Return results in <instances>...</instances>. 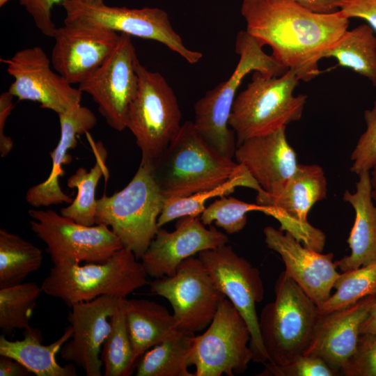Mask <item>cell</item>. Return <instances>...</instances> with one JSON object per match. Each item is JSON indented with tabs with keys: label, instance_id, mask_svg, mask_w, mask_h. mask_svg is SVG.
<instances>
[{
	"label": "cell",
	"instance_id": "cell-9",
	"mask_svg": "<svg viewBox=\"0 0 376 376\" xmlns=\"http://www.w3.org/2000/svg\"><path fill=\"white\" fill-rule=\"evenodd\" d=\"M64 22L104 29L130 36L157 41L178 54L190 64L198 63L201 52L187 47L172 26L167 13L159 8H128L106 4H88L64 0Z\"/></svg>",
	"mask_w": 376,
	"mask_h": 376
},
{
	"label": "cell",
	"instance_id": "cell-33",
	"mask_svg": "<svg viewBox=\"0 0 376 376\" xmlns=\"http://www.w3.org/2000/svg\"><path fill=\"white\" fill-rule=\"evenodd\" d=\"M42 292L33 282L0 288V328L4 334L31 327L30 320Z\"/></svg>",
	"mask_w": 376,
	"mask_h": 376
},
{
	"label": "cell",
	"instance_id": "cell-4",
	"mask_svg": "<svg viewBox=\"0 0 376 376\" xmlns=\"http://www.w3.org/2000/svg\"><path fill=\"white\" fill-rule=\"evenodd\" d=\"M141 262L122 248L103 263L54 265L41 284L42 292L68 307L102 295L126 298L148 283Z\"/></svg>",
	"mask_w": 376,
	"mask_h": 376
},
{
	"label": "cell",
	"instance_id": "cell-46",
	"mask_svg": "<svg viewBox=\"0 0 376 376\" xmlns=\"http://www.w3.org/2000/svg\"><path fill=\"white\" fill-rule=\"evenodd\" d=\"M82 3L88 4H102L104 3L103 0H78Z\"/></svg>",
	"mask_w": 376,
	"mask_h": 376
},
{
	"label": "cell",
	"instance_id": "cell-29",
	"mask_svg": "<svg viewBox=\"0 0 376 376\" xmlns=\"http://www.w3.org/2000/svg\"><path fill=\"white\" fill-rule=\"evenodd\" d=\"M324 58H335L340 66L366 77L376 87V36L368 24L346 31Z\"/></svg>",
	"mask_w": 376,
	"mask_h": 376
},
{
	"label": "cell",
	"instance_id": "cell-25",
	"mask_svg": "<svg viewBox=\"0 0 376 376\" xmlns=\"http://www.w3.org/2000/svg\"><path fill=\"white\" fill-rule=\"evenodd\" d=\"M72 334V327L69 324L61 336L47 345L42 343L40 331L33 327L24 330L22 340H9L2 334L0 355L13 358L37 376H75V364L70 363L62 366L56 360V353Z\"/></svg>",
	"mask_w": 376,
	"mask_h": 376
},
{
	"label": "cell",
	"instance_id": "cell-23",
	"mask_svg": "<svg viewBox=\"0 0 376 376\" xmlns=\"http://www.w3.org/2000/svg\"><path fill=\"white\" fill-rule=\"evenodd\" d=\"M58 116L61 136L57 146L50 152L52 162L51 172L45 181L29 188L26 194V202L34 207L72 202L71 196L65 194L59 185V178L64 175L61 166L70 162L68 151L77 146L78 136L88 133L97 123L94 113L81 105Z\"/></svg>",
	"mask_w": 376,
	"mask_h": 376
},
{
	"label": "cell",
	"instance_id": "cell-2",
	"mask_svg": "<svg viewBox=\"0 0 376 376\" xmlns=\"http://www.w3.org/2000/svg\"><path fill=\"white\" fill-rule=\"evenodd\" d=\"M152 169L165 198L186 197L214 189L249 172L210 147L190 120L182 124Z\"/></svg>",
	"mask_w": 376,
	"mask_h": 376
},
{
	"label": "cell",
	"instance_id": "cell-39",
	"mask_svg": "<svg viewBox=\"0 0 376 376\" xmlns=\"http://www.w3.org/2000/svg\"><path fill=\"white\" fill-rule=\"evenodd\" d=\"M64 0H19L32 17L36 27L45 36L53 38L56 27L52 19L53 6Z\"/></svg>",
	"mask_w": 376,
	"mask_h": 376
},
{
	"label": "cell",
	"instance_id": "cell-19",
	"mask_svg": "<svg viewBox=\"0 0 376 376\" xmlns=\"http://www.w3.org/2000/svg\"><path fill=\"white\" fill-rule=\"evenodd\" d=\"M228 242V236L214 226L206 228L198 217L186 216L179 219L173 231L159 228L141 263L148 276H171L184 260Z\"/></svg>",
	"mask_w": 376,
	"mask_h": 376
},
{
	"label": "cell",
	"instance_id": "cell-32",
	"mask_svg": "<svg viewBox=\"0 0 376 376\" xmlns=\"http://www.w3.org/2000/svg\"><path fill=\"white\" fill-rule=\"evenodd\" d=\"M122 299L110 320L111 329L105 339L100 358L104 376H128L138 362L135 360L129 336Z\"/></svg>",
	"mask_w": 376,
	"mask_h": 376
},
{
	"label": "cell",
	"instance_id": "cell-47",
	"mask_svg": "<svg viewBox=\"0 0 376 376\" xmlns=\"http://www.w3.org/2000/svg\"><path fill=\"white\" fill-rule=\"evenodd\" d=\"M10 0H0V7L3 6Z\"/></svg>",
	"mask_w": 376,
	"mask_h": 376
},
{
	"label": "cell",
	"instance_id": "cell-27",
	"mask_svg": "<svg viewBox=\"0 0 376 376\" xmlns=\"http://www.w3.org/2000/svg\"><path fill=\"white\" fill-rule=\"evenodd\" d=\"M195 334L178 329L139 359L136 376H194L189 370Z\"/></svg>",
	"mask_w": 376,
	"mask_h": 376
},
{
	"label": "cell",
	"instance_id": "cell-45",
	"mask_svg": "<svg viewBox=\"0 0 376 376\" xmlns=\"http://www.w3.org/2000/svg\"><path fill=\"white\" fill-rule=\"evenodd\" d=\"M370 178L371 185V196L373 201L376 204V164L370 171Z\"/></svg>",
	"mask_w": 376,
	"mask_h": 376
},
{
	"label": "cell",
	"instance_id": "cell-26",
	"mask_svg": "<svg viewBox=\"0 0 376 376\" xmlns=\"http://www.w3.org/2000/svg\"><path fill=\"white\" fill-rule=\"evenodd\" d=\"M134 357L138 362L148 350L178 329L173 313L164 306L143 299H122Z\"/></svg>",
	"mask_w": 376,
	"mask_h": 376
},
{
	"label": "cell",
	"instance_id": "cell-13",
	"mask_svg": "<svg viewBox=\"0 0 376 376\" xmlns=\"http://www.w3.org/2000/svg\"><path fill=\"white\" fill-rule=\"evenodd\" d=\"M150 290L168 300L179 329L194 334L209 326L226 297L201 260L193 256L173 275L150 283Z\"/></svg>",
	"mask_w": 376,
	"mask_h": 376
},
{
	"label": "cell",
	"instance_id": "cell-6",
	"mask_svg": "<svg viewBox=\"0 0 376 376\" xmlns=\"http://www.w3.org/2000/svg\"><path fill=\"white\" fill-rule=\"evenodd\" d=\"M299 81L290 69L276 77L254 72L251 81L236 95L228 120L237 146L301 119L307 96L294 95Z\"/></svg>",
	"mask_w": 376,
	"mask_h": 376
},
{
	"label": "cell",
	"instance_id": "cell-1",
	"mask_svg": "<svg viewBox=\"0 0 376 376\" xmlns=\"http://www.w3.org/2000/svg\"><path fill=\"white\" fill-rule=\"evenodd\" d=\"M241 15L246 31L304 82L320 74V61L349 26L340 10L317 13L294 0H243Z\"/></svg>",
	"mask_w": 376,
	"mask_h": 376
},
{
	"label": "cell",
	"instance_id": "cell-20",
	"mask_svg": "<svg viewBox=\"0 0 376 376\" xmlns=\"http://www.w3.org/2000/svg\"><path fill=\"white\" fill-rule=\"evenodd\" d=\"M263 233L267 246L281 256L285 274L320 307L330 297L340 274L333 262L334 254H322L304 245L289 232L272 226L265 227Z\"/></svg>",
	"mask_w": 376,
	"mask_h": 376
},
{
	"label": "cell",
	"instance_id": "cell-14",
	"mask_svg": "<svg viewBox=\"0 0 376 376\" xmlns=\"http://www.w3.org/2000/svg\"><path fill=\"white\" fill-rule=\"evenodd\" d=\"M137 59L131 36L120 33L118 42L107 60L79 84L78 88L89 94L97 104L107 123L118 132L127 128L129 109L138 91Z\"/></svg>",
	"mask_w": 376,
	"mask_h": 376
},
{
	"label": "cell",
	"instance_id": "cell-16",
	"mask_svg": "<svg viewBox=\"0 0 376 376\" xmlns=\"http://www.w3.org/2000/svg\"><path fill=\"white\" fill-rule=\"evenodd\" d=\"M327 181L318 164H299L283 190L275 196L257 193L256 203L276 207L279 213L280 230L289 232L304 245L322 252L325 235L307 219L312 207L327 197Z\"/></svg>",
	"mask_w": 376,
	"mask_h": 376
},
{
	"label": "cell",
	"instance_id": "cell-41",
	"mask_svg": "<svg viewBox=\"0 0 376 376\" xmlns=\"http://www.w3.org/2000/svg\"><path fill=\"white\" fill-rule=\"evenodd\" d=\"M14 97L8 91L0 95V155L6 157L12 150L14 143L12 139L5 134V125L11 111L15 107Z\"/></svg>",
	"mask_w": 376,
	"mask_h": 376
},
{
	"label": "cell",
	"instance_id": "cell-30",
	"mask_svg": "<svg viewBox=\"0 0 376 376\" xmlns=\"http://www.w3.org/2000/svg\"><path fill=\"white\" fill-rule=\"evenodd\" d=\"M42 260L39 247L15 233L0 229V288L22 283L40 267Z\"/></svg>",
	"mask_w": 376,
	"mask_h": 376
},
{
	"label": "cell",
	"instance_id": "cell-42",
	"mask_svg": "<svg viewBox=\"0 0 376 376\" xmlns=\"http://www.w3.org/2000/svg\"><path fill=\"white\" fill-rule=\"evenodd\" d=\"M303 7L317 13L328 14L339 10L343 0H294Z\"/></svg>",
	"mask_w": 376,
	"mask_h": 376
},
{
	"label": "cell",
	"instance_id": "cell-40",
	"mask_svg": "<svg viewBox=\"0 0 376 376\" xmlns=\"http://www.w3.org/2000/svg\"><path fill=\"white\" fill-rule=\"evenodd\" d=\"M339 10L349 19L360 18L366 20L376 30V0H343Z\"/></svg>",
	"mask_w": 376,
	"mask_h": 376
},
{
	"label": "cell",
	"instance_id": "cell-17",
	"mask_svg": "<svg viewBox=\"0 0 376 376\" xmlns=\"http://www.w3.org/2000/svg\"><path fill=\"white\" fill-rule=\"evenodd\" d=\"M51 62L71 84L93 75L116 48L120 33L77 23L64 22L56 29Z\"/></svg>",
	"mask_w": 376,
	"mask_h": 376
},
{
	"label": "cell",
	"instance_id": "cell-34",
	"mask_svg": "<svg viewBox=\"0 0 376 376\" xmlns=\"http://www.w3.org/2000/svg\"><path fill=\"white\" fill-rule=\"evenodd\" d=\"M334 288L336 292L318 308L319 314L347 308L365 297L376 295V263L343 272Z\"/></svg>",
	"mask_w": 376,
	"mask_h": 376
},
{
	"label": "cell",
	"instance_id": "cell-5",
	"mask_svg": "<svg viewBox=\"0 0 376 376\" xmlns=\"http://www.w3.org/2000/svg\"><path fill=\"white\" fill-rule=\"evenodd\" d=\"M164 201L152 166L140 164L126 187L97 200L95 222L108 226L139 260L159 229Z\"/></svg>",
	"mask_w": 376,
	"mask_h": 376
},
{
	"label": "cell",
	"instance_id": "cell-12",
	"mask_svg": "<svg viewBox=\"0 0 376 376\" xmlns=\"http://www.w3.org/2000/svg\"><path fill=\"white\" fill-rule=\"evenodd\" d=\"M221 292L246 321L250 333V348L256 363H265L264 348L256 312V304L264 298L265 289L260 271L227 244L198 253Z\"/></svg>",
	"mask_w": 376,
	"mask_h": 376
},
{
	"label": "cell",
	"instance_id": "cell-28",
	"mask_svg": "<svg viewBox=\"0 0 376 376\" xmlns=\"http://www.w3.org/2000/svg\"><path fill=\"white\" fill-rule=\"evenodd\" d=\"M95 157L94 166L87 171L79 167L68 178L67 185L69 188H76L77 194L72 202L61 210L60 214L79 224L85 226L96 224L97 200L95 190L102 175L108 178V169L106 166L107 151L101 142L94 143L88 133Z\"/></svg>",
	"mask_w": 376,
	"mask_h": 376
},
{
	"label": "cell",
	"instance_id": "cell-37",
	"mask_svg": "<svg viewBox=\"0 0 376 376\" xmlns=\"http://www.w3.org/2000/svg\"><path fill=\"white\" fill-rule=\"evenodd\" d=\"M259 376H336L339 374L322 359L303 355L284 366L265 363Z\"/></svg>",
	"mask_w": 376,
	"mask_h": 376
},
{
	"label": "cell",
	"instance_id": "cell-7",
	"mask_svg": "<svg viewBox=\"0 0 376 376\" xmlns=\"http://www.w3.org/2000/svg\"><path fill=\"white\" fill-rule=\"evenodd\" d=\"M275 299L260 315L259 327L267 361L284 366L305 354L319 316L316 304L282 272L276 279Z\"/></svg>",
	"mask_w": 376,
	"mask_h": 376
},
{
	"label": "cell",
	"instance_id": "cell-8",
	"mask_svg": "<svg viewBox=\"0 0 376 376\" xmlns=\"http://www.w3.org/2000/svg\"><path fill=\"white\" fill-rule=\"evenodd\" d=\"M139 87L128 112L127 128L141 152V164L153 166L177 135L182 113L166 79L136 63Z\"/></svg>",
	"mask_w": 376,
	"mask_h": 376
},
{
	"label": "cell",
	"instance_id": "cell-15",
	"mask_svg": "<svg viewBox=\"0 0 376 376\" xmlns=\"http://www.w3.org/2000/svg\"><path fill=\"white\" fill-rule=\"evenodd\" d=\"M1 61L13 78L8 92L18 100L36 102L58 115L81 105L83 93L52 70L51 59L42 47L21 49Z\"/></svg>",
	"mask_w": 376,
	"mask_h": 376
},
{
	"label": "cell",
	"instance_id": "cell-44",
	"mask_svg": "<svg viewBox=\"0 0 376 376\" xmlns=\"http://www.w3.org/2000/svg\"><path fill=\"white\" fill-rule=\"evenodd\" d=\"M376 331V299L361 327V335Z\"/></svg>",
	"mask_w": 376,
	"mask_h": 376
},
{
	"label": "cell",
	"instance_id": "cell-24",
	"mask_svg": "<svg viewBox=\"0 0 376 376\" xmlns=\"http://www.w3.org/2000/svg\"><path fill=\"white\" fill-rule=\"evenodd\" d=\"M354 192L343 199L353 207L354 221L347 239L350 254L335 261L342 272L376 263V204L371 196L370 171L360 173Z\"/></svg>",
	"mask_w": 376,
	"mask_h": 376
},
{
	"label": "cell",
	"instance_id": "cell-21",
	"mask_svg": "<svg viewBox=\"0 0 376 376\" xmlns=\"http://www.w3.org/2000/svg\"><path fill=\"white\" fill-rule=\"evenodd\" d=\"M368 295L354 304L327 314H319L311 343L304 355L322 359L339 375L354 354L361 327L375 302Z\"/></svg>",
	"mask_w": 376,
	"mask_h": 376
},
{
	"label": "cell",
	"instance_id": "cell-18",
	"mask_svg": "<svg viewBox=\"0 0 376 376\" xmlns=\"http://www.w3.org/2000/svg\"><path fill=\"white\" fill-rule=\"evenodd\" d=\"M121 299L102 295L70 307L68 320L73 334L61 347L60 354L65 361L81 368L87 376L102 375L101 349L111 331L110 318Z\"/></svg>",
	"mask_w": 376,
	"mask_h": 376
},
{
	"label": "cell",
	"instance_id": "cell-22",
	"mask_svg": "<svg viewBox=\"0 0 376 376\" xmlns=\"http://www.w3.org/2000/svg\"><path fill=\"white\" fill-rule=\"evenodd\" d=\"M285 128L247 139L237 146L235 152V162L244 166L269 196L283 190L299 165Z\"/></svg>",
	"mask_w": 376,
	"mask_h": 376
},
{
	"label": "cell",
	"instance_id": "cell-38",
	"mask_svg": "<svg viewBox=\"0 0 376 376\" xmlns=\"http://www.w3.org/2000/svg\"><path fill=\"white\" fill-rule=\"evenodd\" d=\"M345 376H376V331L361 334L357 350L342 370Z\"/></svg>",
	"mask_w": 376,
	"mask_h": 376
},
{
	"label": "cell",
	"instance_id": "cell-11",
	"mask_svg": "<svg viewBox=\"0 0 376 376\" xmlns=\"http://www.w3.org/2000/svg\"><path fill=\"white\" fill-rule=\"evenodd\" d=\"M249 327L225 297L207 329L194 339L190 356L194 376H234L244 373L252 361Z\"/></svg>",
	"mask_w": 376,
	"mask_h": 376
},
{
	"label": "cell",
	"instance_id": "cell-3",
	"mask_svg": "<svg viewBox=\"0 0 376 376\" xmlns=\"http://www.w3.org/2000/svg\"><path fill=\"white\" fill-rule=\"evenodd\" d=\"M235 52L240 58L229 78L208 91L194 106V124L200 135L214 150L230 159L234 157L237 142L228 120L243 79L251 71L276 77L288 70L272 55L267 54L259 42L246 30L237 34Z\"/></svg>",
	"mask_w": 376,
	"mask_h": 376
},
{
	"label": "cell",
	"instance_id": "cell-43",
	"mask_svg": "<svg viewBox=\"0 0 376 376\" xmlns=\"http://www.w3.org/2000/svg\"><path fill=\"white\" fill-rule=\"evenodd\" d=\"M32 373L13 358L0 355V376H29Z\"/></svg>",
	"mask_w": 376,
	"mask_h": 376
},
{
	"label": "cell",
	"instance_id": "cell-10",
	"mask_svg": "<svg viewBox=\"0 0 376 376\" xmlns=\"http://www.w3.org/2000/svg\"><path fill=\"white\" fill-rule=\"evenodd\" d=\"M30 227L54 265L103 263L123 246L107 225L85 226L52 210H29Z\"/></svg>",
	"mask_w": 376,
	"mask_h": 376
},
{
	"label": "cell",
	"instance_id": "cell-36",
	"mask_svg": "<svg viewBox=\"0 0 376 376\" xmlns=\"http://www.w3.org/2000/svg\"><path fill=\"white\" fill-rule=\"evenodd\" d=\"M366 130L359 137L352 154V172L359 175L370 171L376 164V101L364 111Z\"/></svg>",
	"mask_w": 376,
	"mask_h": 376
},
{
	"label": "cell",
	"instance_id": "cell-31",
	"mask_svg": "<svg viewBox=\"0 0 376 376\" xmlns=\"http://www.w3.org/2000/svg\"><path fill=\"white\" fill-rule=\"evenodd\" d=\"M237 187L253 189L257 193L263 191L261 187L247 172L235 176L219 186L196 193L186 197L165 198L162 212L157 220L158 227L183 217H199L205 209L206 202L215 197H221L233 192Z\"/></svg>",
	"mask_w": 376,
	"mask_h": 376
},
{
	"label": "cell",
	"instance_id": "cell-35",
	"mask_svg": "<svg viewBox=\"0 0 376 376\" xmlns=\"http://www.w3.org/2000/svg\"><path fill=\"white\" fill-rule=\"evenodd\" d=\"M251 211L262 212L275 217L276 209L272 206L246 203L234 197L223 196L205 207L200 219L205 226L214 223L227 234L232 235L241 231L246 224V214Z\"/></svg>",
	"mask_w": 376,
	"mask_h": 376
}]
</instances>
